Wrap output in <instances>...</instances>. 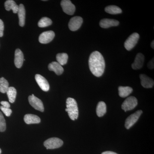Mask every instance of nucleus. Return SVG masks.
Here are the masks:
<instances>
[{
    "label": "nucleus",
    "instance_id": "1",
    "mask_svg": "<svg viewBox=\"0 0 154 154\" xmlns=\"http://www.w3.org/2000/svg\"><path fill=\"white\" fill-rule=\"evenodd\" d=\"M90 70L94 75L101 77L105 71V63L103 56L98 51L92 52L89 59Z\"/></svg>",
    "mask_w": 154,
    "mask_h": 154
},
{
    "label": "nucleus",
    "instance_id": "2",
    "mask_svg": "<svg viewBox=\"0 0 154 154\" xmlns=\"http://www.w3.org/2000/svg\"><path fill=\"white\" fill-rule=\"evenodd\" d=\"M66 103L65 110L68 113L69 117L72 120L77 119L79 116V109L76 101L73 98H68L67 99Z\"/></svg>",
    "mask_w": 154,
    "mask_h": 154
},
{
    "label": "nucleus",
    "instance_id": "3",
    "mask_svg": "<svg viewBox=\"0 0 154 154\" xmlns=\"http://www.w3.org/2000/svg\"><path fill=\"white\" fill-rule=\"evenodd\" d=\"M63 142L58 138L52 137L48 139L44 143V145L47 149L59 148L63 145Z\"/></svg>",
    "mask_w": 154,
    "mask_h": 154
},
{
    "label": "nucleus",
    "instance_id": "4",
    "mask_svg": "<svg viewBox=\"0 0 154 154\" xmlns=\"http://www.w3.org/2000/svg\"><path fill=\"white\" fill-rule=\"evenodd\" d=\"M139 38V34L137 33H134L131 34L125 42V48L127 50H132L137 43Z\"/></svg>",
    "mask_w": 154,
    "mask_h": 154
},
{
    "label": "nucleus",
    "instance_id": "5",
    "mask_svg": "<svg viewBox=\"0 0 154 154\" xmlns=\"http://www.w3.org/2000/svg\"><path fill=\"white\" fill-rule=\"evenodd\" d=\"M137 105V100L134 96H130L125 100L122 105V108L125 112L132 110L136 107Z\"/></svg>",
    "mask_w": 154,
    "mask_h": 154
},
{
    "label": "nucleus",
    "instance_id": "6",
    "mask_svg": "<svg viewBox=\"0 0 154 154\" xmlns=\"http://www.w3.org/2000/svg\"><path fill=\"white\" fill-rule=\"evenodd\" d=\"M28 101L29 103L34 109L41 112H43L44 107L43 103L40 99L34 96L33 94L28 97Z\"/></svg>",
    "mask_w": 154,
    "mask_h": 154
},
{
    "label": "nucleus",
    "instance_id": "7",
    "mask_svg": "<svg viewBox=\"0 0 154 154\" xmlns=\"http://www.w3.org/2000/svg\"><path fill=\"white\" fill-rule=\"evenodd\" d=\"M142 113V110H139L128 116L125 122V127L126 129H129L137 121Z\"/></svg>",
    "mask_w": 154,
    "mask_h": 154
},
{
    "label": "nucleus",
    "instance_id": "8",
    "mask_svg": "<svg viewBox=\"0 0 154 154\" xmlns=\"http://www.w3.org/2000/svg\"><path fill=\"white\" fill-rule=\"evenodd\" d=\"M61 6L63 12L69 15H72L75 11V7L69 0H63L61 2Z\"/></svg>",
    "mask_w": 154,
    "mask_h": 154
},
{
    "label": "nucleus",
    "instance_id": "9",
    "mask_svg": "<svg viewBox=\"0 0 154 154\" xmlns=\"http://www.w3.org/2000/svg\"><path fill=\"white\" fill-rule=\"evenodd\" d=\"M83 22L82 18L80 17H72L69 23V28L71 31H75L79 30Z\"/></svg>",
    "mask_w": 154,
    "mask_h": 154
},
{
    "label": "nucleus",
    "instance_id": "10",
    "mask_svg": "<svg viewBox=\"0 0 154 154\" xmlns=\"http://www.w3.org/2000/svg\"><path fill=\"white\" fill-rule=\"evenodd\" d=\"M55 33L52 30L45 31L40 34L38 41L42 44H47L51 42L54 38Z\"/></svg>",
    "mask_w": 154,
    "mask_h": 154
},
{
    "label": "nucleus",
    "instance_id": "11",
    "mask_svg": "<svg viewBox=\"0 0 154 154\" xmlns=\"http://www.w3.org/2000/svg\"><path fill=\"white\" fill-rule=\"evenodd\" d=\"M35 80L38 85L42 91L45 92H47L49 91L50 89L49 83L44 77L40 75L36 74L35 75Z\"/></svg>",
    "mask_w": 154,
    "mask_h": 154
},
{
    "label": "nucleus",
    "instance_id": "12",
    "mask_svg": "<svg viewBox=\"0 0 154 154\" xmlns=\"http://www.w3.org/2000/svg\"><path fill=\"white\" fill-rule=\"evenodd\" d=\"M144 56L142 53H139L137 54L134 62L132 63L131 66L134 70L139 69L142 68L144 62Z\"/></svg>",
    "mask_w": 154,
    "mask_h": 154
},
{
    "label": "nucleus",
    "instance_id": "13",
    "mask_svg": "<svg viewBox=\"0 0 154 154\" xmlns=\"http://www.w3.org/2000/svg\"><path fill=\"white\" fill-rule=\"evenodd\" d=\"M119 25V22L115 19H104L100 21L99 25L102 28H107L115 27Z\"/></svg>",
    "mask_w": 154,
    "mask_h": 154
},
{
    "label": "nucleus",
    "instance_id": "14",
    "mask_svg": "<svg viewBox=\"0 0 154 154\" xmlns=\"http://www.w3.org/2000/svg\"><path fill=\"white\" fill-rule=\"evenodd\" d=\"M24 60V55L22 51L19 49H17L15 53L14 63L17 68H20L22 66Z\"/></svg>",
    "mask_w": 154,
    "mask_h": 154
},
{
    "label": "nucleus",
    "instance_id": "15",
    "mask_svg": "<svg viewBox=\"0 0 154 154\" xmlns=\"http://www.w3.org/2000/svg\"><path fill=\"white\" fill-rule=\"evenodd\" d=\"M141 80V84L143 88H151L153 87L154 82L150 78L144 74L140 75Z\"/></svg>",
    "mask_w": 154,
    "mask_h": 154
},
{
    "label": "nucleus",
    "instance_id": "16",
    "mask_svg": "<svg viewBox=\"0 0 154 154\" xmlns=\"http://www.w3.org/2000/svg\"><path fill=\"white\" fill-rule=\"evenodd\" d=\"M48 69L51 71L54 72L56 74L60 75L63 72L64 69L57 62H53L48 65Z\"/></svg>",
    "mask_w": 154,
    "mask_h": 154
},
{
    "label": "nucleus",
    "instance_id": "17",
    "mask_svg": "<svg viewBox=\"0 0 154 154\" xmlns=\"http://www.w3.org/2000/svg\"><path fill=\"white\" fill-rule=\"evenodd\" d=\"M17 13L19 19V25L21 27H23L25 25V10L24 5H19Z\"/></svg>",
    "mask_w": 154,
    "mask_h": 154
},
{
    "label": "nucleus",
    "instance_id": "18",
    "mask_svg": "<svg viewBox=\"0 0 154 154\" xmlns=\"http://www.w3.org/2000/svg\"><path fill=\"white\" fill-rule=\"evenodd\" d=\"M24 121L27 124H37L40 123V119L36 115L31 114H26L24 116Z\"/></svg>",
    "mask_w": 154,
    "mask_h": 154
},
{
    "label": "nucleus",
    "instance_id": "19",
    "mask_svg": "<svg viewBox=\"0 0 154 154\" xmlns=\"http://www.w3.org/2000/svg\"><path fill=\"white\" fill-rule=\"evenodd\" d=\"M5 7L7 11L12 10L14 14H17L19 10V6L13 0H8L5 3Z\"/></svg>",
    "mask_w": 154,
    "mask_h": 154
},
{
    "label": "nucleus",
    "instance_id": "20",
    "mask_svg": "<svg viewBox=\"0 0 154 154\" xmlns=\"http://www.w3.org/2000/svg\"><path fill=\"white\" fill-rule=\"evenodd\" d=\"M119 96L122 98H125L129 96L133 92L132 88L129 87L120 86L118 88Z\"/></svg>",
    "mask_w": 154,
    "mask_h": 154
},
{
    "label": "nucleus",
    "instance_id": "21",
    "mask_svg": "<svg viewBox=\"0 0 154 154\" xmlns=\"http://www.w3.org/2000/svg\"><path fill=\"white\" fill-rule=\"evenodd\" d=\"M107 111L106 104L105 102H99L96 107V113L99 117H102L105 115Z\"/></svg>",
    "mask_w": 154,
    "mask_h": 154
},
{
    "label": "nucleus",
    "instance_id": "22",
    "mask_svg": "<svg viewBox=\"0 0 154 154\" xmlns=\"http://www.w3.org/2000/svg\"><path fill=\"white\" fill-rule=\"evenodd\" d=\"M6 93L8 95L9 102L11 103H14L16 100V96H17V90L14 87H9Z\"/></svg>",
    "mask_w": 154,
    "mask_h": 154
},
{
    "label": "nucleus",
    "instance_id": "23",
    "mask_svg": "<svg viewBox=\"0 0 154 154\" xmlns=\"http://www.w3.org/2000/svg\"><path fill=\"white\" fill-rule=\"evenodd\" d=\"M56 59L57 62L60 65H64L67 63L68 59V55L66 53H59L56 56Z\"/></svg>",
    "mask_w": 154,
    "mask_h": 154
},
{
    "label": "nucleus",
    "instance_id": "24",
    "mask_svg": "<svg viewBox=\"0 0 154 154\" xmlns=\"http://www.w3.org/2000/svg\"><path fill=\"white\" fill-rule=\"evenodd\" d=\"M105 11L106 13L110 14H121L122 11L119 7L115 5H110L107 6L105 8Z\"/></svg>",
    "mask_w": 154,
    "mask_h": 154
},
{
    "label": "nucleus",
    "instance_id": "25",
    "mask_svg": "<svg viewBox=\"0 0 154 154\" xmlns=\"http://www.w3.org/2000/svg\"><path fill=\"white\" fill-rule=\"evenodd\" d=\"M9 88L8 81L4 77H2L0 79V92L3 94L7 93Z\"/></svg>",
    "mask_w": 154,
    "mask_h": 154
},
{
    "label": "nucleus",
    "instance_id": "26",
    "mask_svg": "<svg viewBox=\"0 0 154 154\" xmlns=\"http://www.w3.org/2000/svg\"><path fill=\"white\" fill-rule=\"evenodd\" d=\"M52 22L51 19L48 17H45L42 18L38 22V26L40 28H45L48 27L52 24Z\"/></svg>",
    "mask_w": 154,
    "mask_h": 154
},
{
    "label": "nucleus",
    "instance_id": "27",
    "mask_svg": "<svg viewBox=\"0 0 154 154\" xmlns=\"http://www.w3.org/2000/svg\"><path fill=\"white\" fill-rule=\"evenodd\" d=\"M6 123L5 120L2 113L0 111V131L4 132L6 130Z\"/></svg>",
    "mask_w": 154,
    "mask_h": 154
},
{
    "label": "nucleus",
    "instance_id": "28",
    "mask_svg": "<svg viewBox=\"0 0 154 154\" xmlns=\"http://www.w3.org/2000/svg\"><path fill=\"white\" fill-rule=\"evenodd\" d=\"M0 109L7 116H10L12 113V110L10 108H6L2 106H1Z\"/></svg>",
    "mask_w": 154,
    "mask_h": 154
},
{
    "label": "nucleus",
    "instance_id": "29",
    "mask_svg": "<svg viewBox=\"0 0 154 154\" xmlns=\"http://www.w3.org/2000/svg\"><path fill=\"white\" fill-rule=\"evenodd\" d=\"M4 24L2 20L0 19V37H2L4 34Z\"/></svg>",
    "mask_w": 154,
    "mask_h": 154
},
{
    "label": "nucleus",
    "instance_id": "30",
    "mask_svg": "<svg viewBox=\"0 0 154 154\" xmlns=\"http://www.w3.org/2000/svg\"><path fill=\"white\" fill-rule=\"evenodd\" d=\"M154 58H153L148 63V67L150 69H152L154 68Z\"/></svg>",
    "mask_w": 154,
    "mask_h": 154
},
{
    "label": "nucleus",
    "instance_id": "31",
    "mask_svg": "<svg viewBox=\"0 0 154 154\" xmlns=\"http://www.w3.org/2000/svg\"><path fill=\"white\" fill-rule=\"evenodd\" d=\"M1 104L2 106L6 107V108H10V107H11V105H10L9 102H6V101H2V102H1Z\"/></svg>",
    "mask_w": 154,
    "mask_h": 154
},
{
    "label": "nucleus",
    "instance_id": "32",
    "mask_svg": "<svg viewBox=\"0 0 154 154\" xmlns=\"http://www.w3.org/2000/svg\"><path fill=\"white\" fill-rule=\"evenodd\" d=\"M102 154H118L114 152L111 151H106L103 152Z\"/></svg>",
    "mask_w": 154,
    "mask_h": 154
},
{
    "label": "nucleus",
    "instance_id": "33",
    "mask_svg": "<svg viewBox=\"0 0 154 154\" xmlns=\"http://www.w3.org/2000/svg\"><path fill=\"white\" fill-rule=\"evenodd\" d=\"M151 46L152 48L153 49H154V40H153L151 44Z\"/></svg>",
    "mask_w": 154,
    "mask_h": 154
},
{
    "label": "nucleus",
    "instance_id": "34",
    "mask_svg": "<svg viewBox=\"0 0 154 154\" xmlns=\"http://www.w3.org/2000/svg\"><path fill=\"white\" fill-rule=\"evenodd\" d=\"M1 153H2V150H1V149H0V154H1Z\"/></svg>",
    "mask_w": 154,
    "mask_h": 154
}]
</instances>
